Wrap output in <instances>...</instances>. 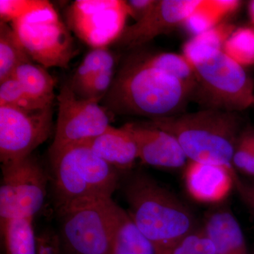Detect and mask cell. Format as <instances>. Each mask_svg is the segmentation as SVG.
Returning a JSON list of instances; mask_svg holds the SVG:
<instances>
[{
	"label": "cell",
	"instance_id": "6da1fadb",
	"mask_svg": "<svg viewBox=\"0 0 254 254\" xmlns=\"http://www.w3.org/2000/svg\"><path fill=\"white\" fill-rule=\"evenodd\" d=\"M193 94L186 83L150 66L133 53L115 75L103 100L105 109L112 113L152 120L181 114Z\"/></svg>",
	"mask_w": 254,
	"mask_h": 254
},
{
	"label": "cell",
	"instance_id": "7a4b0ae2",
	"mask_svg": "<svg viewBox=\"0 0 254 254\" xmlns=\"http://www.w3.org/2000/svg\"><path fill=\"white\" fill-rule=\"evenodd\" d=\"M124 192L130 217L155 250H170L193 231L190 209L147 174H134Z\"/></svg>",
	"mask_w": 254,
	"mask_h": 254
},
{
	"label": "cell",
	"instance_id": "3957f363",
	"mask_svg": "<svg viewBox=\"0 0 254 254\" xmlns=\"http://www.w3.org/2000/svg\"><path fill=\"white\" fill-rule=\"evenodd\" d=\"M150 122L176 138L189 161L233 167L232 156L241 135L236 113L208 108Z\"/></svg>",
	"mask_w": 254,
	"mask_h": 254
},
{
	"label": "cell",
	"instance_id": "277c9868",
	"mask_svg": "<svg viewBox=\"0 0 254 254\" xmlns=\"http://www.w3.org/2000/svg\"><path fill=\"white\" fill-rule=\"evenodd\" d=\"M57 210L86 199L111 198L120 185V172L84 143L50 153Z\"/></svg>",
	"mask_w": 254,
	"mask_h": 254
},
{
	"label": "cell",
	"instance_id": "5b68a950",
	"mask_svg": "<svg viewBox=\"0 0 254 254\" xmlns=\"http://www.w3.org/2000/svg\"><path fill=\"white\" fill-rule=\"evenodd\" d=\"M119 206L113 198L74 202L57 210L68 254H111Z\"/></svg>",
	"mask_w": 254,
	"mask_h": 254
},
{
	"label": "cell",
	"instance_id": "8992f818",
	"mask_svg": "<svg viewBox=\"0 0 254 254\" xmlns=\"http://www.w3.org/2000/svg\"><path fill=\"white\" fill-rule=\"evenodd\" d=\"M193 68L194 95L210 109L236 113L254 105L252 78L223 51Z\"/></svg>",
	"mask_w": 254,
	"mask_h": 254
},
{
	"label": "cell",
	"instance_id": "52a82bcc",
	"mask_svg": "<svg viewBox=\"0 0 254 254\" xmlns=\"http://www.w3.org/2000/svg\"><path fill=\"white\" fill-rule=\"evenodd\" d=\"M11 25L31 60L45 68H67L77 55L69 28L53 5L18 18Z\"/></svg>",
	"mask_w": 254,
	"mask_h": 254
},
{
	"label": "cell",
	"instance_id": "ba28073f",
	"mask_svg": "<svg viewBox=\"0 0 254 254\" xmlns=\"http://www.w3.org/2000/svg\"><path fill=\"white\" fill-rule=\"evenodd\" d=\"M1 168L0 222L33 218L46 199L48 176L43 165L32 154Z\"/></svg>",
	"mask_w": 254,
	"mask_h": 254
},
{
	"label": "cell",
	"instance_id": "9c48e42d",
	"mask_svg": "<svg viewBox=\"0 0 254 254\" xmlns=\"http://www.w3.org/2000/svg\"><path fill=\"white\" fill-rule=\"evenodd\" d=\"M128 17L127 1L122 0H77L66 11L70 31L93 48L119 41Z\"/></svg>",
	"mask_w": 254,
	"mask_h": 254
},
{
	"label": "cell",
	"instance_id": "30bf717a",
	"mask_svg": "<svg viewBox=\"0 0 254 254\" xmlns=\"http://www.w3.org/2000/svg\"><path fill=\"white\" fill-rule=\"evenodd\" d=\"M57 99L58 119L49 154L64 147L84 143L110 126L106 109L98 102L78 97L68 83L62 86Z\"/></svg>",
	"mask_w": 254,
	"mask_h": 254
},
{
	"label": "cell",
	"instance_id": "8fae6325",
	"mask_svg": "<svg viewBox=\"0 0 254 254\" xmlns=\"http://www.w3.org/2000/svg\"><path fill=\"white\" fill-rule=\"evenodd\" d=\"M53 131L52 107L25 110L0 107V161L26 158L43 144Z\"/></svg>",
	"mask_w": 254,
	"mask_h": 254
},
{
	"label": "cell",
	"instance_id": "7c38bea8",
	"mask_svg": "<svg viewBox=\"0 0 254 254\" xmlns=\"http://www.w3.org/2000/svg\"><path fill=\"white\" fill-rule=\"evenodd\" d=\"M200 0H157L145 17L127 26L119 39L127 48H136L172 31L186 21Z\"/></svg>",
	"mask_w": 254,
	"mask_h": 254
},
{
	"label": "cell",
	"instance_id": "4fadbf2b",
	"mask_svg": "<svg viewBox=\"0 0 254 254\" xmlns=\"http://www.w3.org/2000/svg\"><path fill=\"white\" fill-rule=\"evenodd\" d=\"M125 125L134 138L138 159L142 163L158 168L178 169L186 166L187 155L176 138L168 131L150 121Z\"/></svg>",
	"mask_w": 254,
	"mask_h": 254
},
{
	"label": "cell",
	"instance_id": "5bb4252c",
	"mask_svg": "<svg viewBox=\"0 0 254 254\" xmlns=\"http://www.w3.org/2000/svg\"><path fill=\"white\" fill-rule=\"evenodd\" d=\"M233 167L218 164L189 161L184 179L190 196L202 203H218L230 195L235 187Z\"/></svg>",
	"mask_w": 254,
	"mask_h": 254
},
{
	"label": "cell",
	"instance_id": "9a60e30c",
	"mask_svg": "<svg viewBox=\"0 0 254 254\" xmlns=\"http://www.w3.org/2000/svg\"><path fill=\"white\" fill-rule=\"evenodd\" d=\"M82 143L120 172L130 170L138 160L136 141L126 125L119 128L110 125L101 134Z\"/></svg>",
	"mask_w": 254,
	"mask_h": 254
},
{
	"label": "cell",
	"instance_id": "2e32d148",
	"mask_svg": "<svg viewBox=\"0 0 254 254\" xmlns=\"http://www.w3.org/2000/svg\"><path fill=\"white\" fill-rule=\"evenodd\" d=\"M202 229L213 242L217 254H248L240 223L228 209L209 213Z\"/></svg>",
	"mask_w": 254,
	"mask_h": 254
},
{
	"label": "cell",
	"instance_id": "e0dca14e",
	"mask_svg": "<svg viewBox=\"0 0 254 254\" xmlns=\"http://www.w3.org/2000/svg\"><path fill=\"white\" fill-rule=\"evenodd\" d=\"M236 26L221 23L191 38L183 46L184 57L193 67L212 59L223 51L227 40Z\"/></svg>",
	"mask_w": 254,
	"mask_h": 254
},
{
	"label": "cell",
	"instance_id": "ac0fdd59",
	"mask_svg": "<svg viewBox=\"0 0 254 254\" xmlns=\"http://www.w3.org/2000/svg\"><path fill=\"white\" fill-rule=\"evenodd\" d=\"M111 254H156L155 247L140 232L128 211L120 207Z\"/></svg>",
	"mask_w": 254,
	"mask_h": 254
},
{
	"label": "cell",
	"instance_id": "d6986e66",
	"mask_svg": "<svg viewBox=\"0 0 254 254\" xmlns=\"http://www.w3.org/2000/svg\"><path fill=\"white\" fill-rule=\"evenodd\" d=\"M12 76L33 98L53 105L56 82L44 66L33 62L23 64L16 68Z\"/></svg>",
	"mask_w": 254,
	"mask_h": 254
},
{
	"label": "cell",
	"instance_id": "ffe728a7",
	"mask_svg": "<svg viewBox=\"0 0 254 254\" xmlns=\"http://www.w3.org/2000/svg\"><path fill=\"white\" fill-rule=\"evenodd\" d=\"M33 219H11L1 223L7 254H37Z\"/></svg>",
	"mask_w": 254,
	"mask_h": 254
},
{
	"label": "cell",
	"instance_id": "44dd1931",
	"mask_svg": "<svg viewBox=\"0 0 254 254\" xmlns=\"http://www.w3.org/2000/svg\"><path fill=\"white\" fill-rule=\"evenodd\" d=\"M31 62L12 27L0 21V82L11 77L20 65Z\"/></svg>",
	"mask_w": 254,
	"mask_h": 254
},
{
	"label": "cell",
	"instance_id": "7402d4cb",
	"mask_svg": "<svg viewBox=\"0 0 254 254\" xmlns=\"http://www.w3.org/2000/svg\"><path fill=\"white\" fill-rule=\"evenodd\" d=\"M144 63L183 81L195 92L196 78L194 68L183 55L173 53H137ZM194 95V94H193Z\"/></svg>",
	"mask_w": 254,
	"mask_h": 254
},
{
	"label": "cell",
	"instance_id": "603a6c76",
	"mask_svg": "<svg viewBox=\"0 0 254 254\" xmlns=\"http://www.w3.org/2000/svg\"><path fill=\"white\" fill-rule=\"evenodd\" d=\"M115 65V56L108 48H93L83 58L68 84L76 91L98 73L105 70L114 69Z\"/></svg>",
	"mask_w": 254,
	"mask_h": 254
},
{
	"label": "cell",
	"instance_id": "cb8c5ba5",
	"mask_svg": "<svg viewBox=\"0 0 254 254\" xmlns=\"http://www.w3.org/2000/svg\"><path fill=\"white\" fill-rule=\"evenodd\" d=\"M223 53L242 67L254 65V26L236 28L227 40Z\"/></svg>",
	"mask_w": 254,
	"mask_h": 254
},
{
	"label": "cell",
	"instance_id": "d4e9b609",
	"mask_svg": "<svg viewBox=\"0 0 254 254\" xmlns=\"http://www.w3.org/2000/svg\"><path fill=\"white\" fill-rule=\"evenodd\" d=\"M11 107L25 110H38L52 107L35 99L23 89L13 76L0 82V107Z\"/></svg>",
	"mask_w": 254,
	"mask_h": 254
},
{
	"label": "cell",
	"instance_id": "484cf974",
	"mask_svg": "<svg viewBox=\"0 0 254 254\" xmlns=\"http://www.w3.org/2000/svg\"><path fill=\"white\" fill-rule=\"evenodd\" d=\"M223 18L214 10L210 0H200L195 8L184 23L187 31L192 36H197L208 31L217 25L222 23Z\"/></svg>",
	"mask_w": 254,
	"mask_h": 254
},
{
	"label": "cell",
	"instance_id": "4316f807",
	"mask_svg": "<svg viewBox=\"0 0 254 254\" xmlns=\"http://www.w3.org/2000/svg\"><path fill=\"white\" fill-rule=\"evenodd\" d=\"M52 5L46 0H1L0 21L13 22L18 18L47 9Z\"/></svg>",
	"mask_w": 254,
	"mask_h": 254
},
{
	"label": "cell",
	"instance_id": "83f0119b",
	"mask_svg": "<svg viewBox=\"0 0 254 254\" xmlns=\"http://www.w3.org/2000/svg\"><path fill=\"white\" fill-rule=\"evenodd\" d=\"M163 251L166 254H217L215 246L202 227L190 232L170 250Z\"/></svg>",
	"mask_w": 254,
	"mask_h": 254
},
{
	"label": "cell",
	"instance_id": "f1b7e54d",
	"mask_svg": "<svg viewBox=\"0 0 254 254\" xmlns=\"http://www.w3.org/2000/svg\"><path fill=\"white\" fill-rule=\"evenodd\" d=\"M114 78V69L105 70L95 75L76 91H73L80 98L99 103L109 92Z\"/></svg>",
	"mask_w": 254,
	"mask_h": 254
},
{
	"label": "cell",
	"instance_id": "f546056e",
	"mask_svg": "<svg viewBox=\"0 0 254 254\" xmlns=\"http://www.w3.org/2000/svg\"><path fill=\"white\" fill-rule=\"evenodd\" d=\"M61 240L60 235L46 230L36 235L37 254H59Z\"/></svg>",
	"mask_w": 254,
	"mask_h": 254
},
{
	"label": "cell",
	"instance_id": "4dcf8cb0",
	"mask_svg": "<svg viewBox=\"0 0 254 254\" xmlns=\"http://www.w3.org/2000/svg\"><path fill=\"white\" fill-rule=\"evenodd\" d=\"M157 0H130L127 1L130 16L135 22L145 17L156 4Z\"/></svg>",
	"mask_w": 254,
	"mask_h": 254
},
{
	"label": "cell",
	"instance_id": "1f68e13d",
	"mask_svg": "<svg viewBox=\"0 0 254 254\" xmlns=\"http://www.w3.org/2000/svg\"><path fill=\"white\" fill-rule=\"evenodd\" d=\"M235 187L242 201L254 215V182L242 181L238 177L235 178Z\"/></svg>",
	"mask_w": 254,
	"mask_h": 254
},
{
	"label": "cell",
	"instance_id": "d6a6232c",
	"mask_svg": "<svg viewBox=\"0 0 254 254\" xmlns=\"http://www.w3.org/2000/svg\"><path fill=\"white\" fill-rule=\"evenodd\" d=\"M249 16H250L251 22L254 26V0L250 1L249 4Z\"/></svg>",
	"mask_w": 254,
	"mask_h": 254
},
{
	"label": "cell",
	"instance_id": "836d02e7",
	"mask_svg": "<svg viewBox=\"0 0 254 254\" xmlns=\"http://www.w3.org/2000/svg\"><path fill=\"white\" fill-rule=\"evenodd\" d=\"M156 251V254H166L165 251L163 250H155Z\"/></svg>",
	"mask_w": 254,
	"mask_h": 254
}]
</instances>
